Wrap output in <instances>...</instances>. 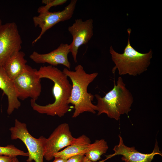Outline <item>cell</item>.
Wrapping results in <instances>:
<instances>
[{"label":"cell","mask_w":162,"mask_h":162,"mask_svg":"<svg viewBox=\"0 0 162 162\" xmlns=\"http://www.w3.org/2000/svg\"><path fill=\"white\" fill-rule=\"evenodd\" d=\"M0 155H6L16 157L18 156L28 157V152H25L13 145L5 146H0Z\"/></svg>","instance_id":"e0dca14e"},{"label":"cell","mask_w":162,"mask_h":162,"mask_svg":"<svg viewBox=\"0 0 162 162\" xmlns=\"http://www.w3.org/2000/svg\"><path fill=\"white\" fill-rule=\"evenodd\" d=\"M37 70L26 64L22 73L13 80L18 99L36 100L41 92V78Z\"/></svg>","instance_id":"8992f818"},{"label":"cell","mask_w":162,"mask_h":162,"mask_svg":"<svg viewBox=\"0 0 162 162\" xmlns=\"http://www.w3.org/2000/svg\"><path fill=\"white\" fill-rule=\"evenodd\" d=\"M67 1V0H43L42 3L45 5L40 7L38 9V12L40 14L49 11L51 7L63 4Z\"/></svg>","instance_id":"ac0fdd59"},{"label":"cell","mask_w":162,"mask_h":162,"mask_svg":"<svg viewBox=\"0 0 162 162\" xmlns=\"http://www.w3.org/2000/svg\"><path fill=\"white\" fill-rule=\"evenodd\" d=\"M2 21L1 19H0V28L2 26Z\"/></svg>","instance_id":"cb8c5ba5"},{"label":"cell","mask_w":162,"mask_h":162,"mask_svg":"<svg viewBox=\"0 0 162 162\" xmlns=\"http://www.w3.org/2000/svg\"><path fill=\"white\" fill-rule=\"evenodd\" d=\"M118 137L119 143L114 146L113 150L115 152L109 156V158L120 155L122 156V160L125 162H151L155 155H162L157 141L152 152L149 154H144L139 152L134 147H129L126 146L124 144L120 135H118Z\"/></svg>","instance_id":"7c38bea8"},{"label":"cell","mask_w":162,"mask_h":162,"mask_svg":"<svg viewBox=\"0 0 162 162\" xmlns=\"http://www.w3.org/2000/svg\"><path fill=\"white\" fill-rule=\"evenodd\" d=\"M127 31L128 34V43L123 53L116 52L112 46L110 47V52L115 64L112 71L114 73L117 69L120 75L128 74L135 76L147 70L153 52L151 49L146 53H141L135 50L130 44V37L131 30L129 28Z\"/></svg>","instance_id":"277c9868"},{"label":"cell","mask_w":162,"mask_h":162,"mask_svg":"<svg viewBox=\"0 0 162 162\" xmlns=\"http://www.w3.org/2000/svg\"><path fill=\"white\" fill-rule=\"evenodd\" d=\"M82 162H95V161H91V160H89L88 159H87V158H86L85 157H85L82 160Z\"/></svg>","instance_id":"7402d4cb"},{"label":"cell","mask_w":162,"mask_h":162,"mask_svg":"<svg viewBox=\"0 0 162 162\" xmlns=\"http://www.w3.org/2000/svg\"><path fill=\"white\" fill-rule=\"evenodd\" d=\"M74 70V71H71L65 68L63 70L72 82L70 95L68 100L69 104L74 106L75 110L72 117L76 118L85 112L95 114L98 109L96 105L92 103L94 96L88 92L87 88L98 73H87L80 64L76 66Z\"/></svg>","instance_id":"7a4b0ae2"},{"label":"cell","mask_w":162,"mask_h":162,"mask_svg":"<svg viewBox=\"0 0 162 162\" xmlns=\"http://www.w3.org/2000/svg\"><path fill=\"white\" fill-rule=\"evenodd\" d=\"M25 54L20 51L10 57L2 66L8 76L13 80L23 71L27 62L24 57Z\"/></svg>","instance_id":"9a60e30c"},{"label":"cell","mask_w":162,"mask_h":162,"mask_svg":"<svg viewBox=\"0 0 162 162\" xmlns=\"http://www.w3.org/2000/svg\"><path fill=\"white\" fill-rule=\"evenodd\" d=\"M0 89L7 96V112L8 115H11L15 110L19 108L21 104L19 100L13 80L6 74L2 66L0 67Z\"/></svg>","instance_id":"4fadbf2b"},{"label":"cell","mask_w":162,"mask_h":162,"mask_svg":"<svg viewBox=\"0 0 162 162\" xmlns=\"http://www.w3.org/2000/svg\"><path fill=\"white\" fill-rule=\"evenodd\" d=\"M93 20L89 19L83 21L82 19L75 20L68 30L72 35L73 40L70 44V52L75 62H77V56L79 47L87 44L93 35Z\"/></svg>","instance_id":"30bf717a"},{"label":"cell","mask_w":162,"mask_h":162,"mask_svg":"<svg viewBox=\"0 0 162 162\" xmlns=\"http://www.w3.org/2000/svg\"><path fill=\"white\" fill-rule=\"evenodd\" d=\"M13 162H19V160L16 157L14 158Z\"/></svg>","instance_id":"603a6c76"},{"label":"cell","mask_w":162,"mask_h":162,"mask_svg":"<svg viewBox=\"0 0 162 162\" xmlns=\"http://www.w3.org/2000/svg\"><path fill=\"white\" fill-rule=\"evenodd\" d=\"M15 157L6 155H0V162H13Z\"/></svg>","instance_id":"ffe728a7"},{"label":"cell","mask_w":162,"mask_h":162,"mask_svg":"<svg viewBox=\"0 0 162 162\" xmlns=\"http://www.w3.org/2000/svg\"><path fill=\"white\" fill-rule=\"evenodd\" d=\"M91 144L90 138L85 135H82L76 138L73 144L55 154L54 157H58L67 159L77 155H85L89 150Z\"/></svg>","instance_id":"5bb4252c"},{"label":"cell","mask_w":162,"mask_h":162,"mask_svg":"<svg viewBox=\"0 0 162 162\" xmlns=\"http://www.w3.org/2000/svg\"><path fill=\"white\" fill-rule=\"evenodd\" d=\"M54 160L52 162H66L67 159L60 157H55Z\"/></svg>","instance_id":"44dd1931"},{"label":"cell","mask_w":162,"mask_h":162,"mask_svg":"<svg viewBox=\"0 0 162 162\" xmlns=\"http://www.w3.org/2000/svg\"><path fill=\"white\" fill-rule=\"evenodd\" d=\"M37 73L41 79L47 78L53 82L52 92L54 101L52 104L41 105L37 103L36 100L31 99L32 109L41 114L60 117L64 116L69 109L68 100L72 88L68 76L63 71L50 65L41 66Z\"/></svg>","instance_id":"6da1fadb"},{"label":"cell","mask_w":162,"mask_h":162,"mask_svg":"<svg viewBox=\"0 0 162 162\" xmlns=\"http://www.w3.org/2000/svg\"><path fill=\"white\" fill-rule=\"evenodd\" d=\"M12 140L19 139L26 146L28 154L27 162H44V143L46 138L43 136L38 138L34 137L29 133L26 124L15 120L14 125L9 129Z\"/></svg>","instance_id":"5b68a950"},{"label":"cell","mask_w":162,"mask_h":162,"mask_svg":"<svg viewBox=\"0 0 162 162\" xmlns=\"http://www.w3.org/2000/svg\"><path fill=\"white\" fill-rule=\"evenodd\" d=\"M108 148L107 143L104 139L96 140L91 144L85 157L89 160L97 162L101 158L102 155L106 153Z\"/></svg>","instance_id":"2e32d148"},{"label":"cell","mask_w":162,"mask_h":162,"mask_svg":"<svg viewBox=\"0 0 162 162\" xmlns=\"http://www.w3.org/2000/svg\"><path fill=\"white\" fill-rule=\"evenodd\" d=\"M77 2V0H71L62 10L54 12L48 11L34 16L33 20L34 26L39 27L41 32L32 44L36 43L47 30L56 24L70 19L74 14Z\"/></svg>","instance_id":"9c48e42d"},{"label":"cell","mask_w":162,"mask_h":162,"mask_svg":"<svg viewBox=\"0 0 162 162\" xmlns=\"http://www.w3.org/2000/svg\"><path fill=\"white\" fill-rule=\"evenodd\" d=\"M22 41L16 23H7L0 28V67L20 51Z\"/></svg>","instance_id":"52a82bcc"},{"label":"cell","mask_w":162,"mask_h":162,"mask_svg":"<svg viewBox=\"0 0 162 162\" xmlns=\"http://www.w3.org/2000/svg\"><path fill=\"white\" fill-rule=\"evenodd\" d=\"M76 138L73 136L69 125L64 123L59 125L44 143V158L47 161L54 158V155L62 149L73 144Z\"/></svg>","instance_id":"ba28073f"},{"label":"cell","mask_w":162,"mask_h":162,"mask_svg":"<svg viewBox=\"0 0 162 162\" xmlns=\"http://www.w3.org/2000/svg\"><path fill=\"white\" fill-rule=\"evenodd\" d=\"M69 52L70 44L62 43L57 49L48 53L40 54L34 51L30 55L29 58L37 64L47 63L53 66L61 64L70 69L71 64L68 58Z\"/></svg>","instance_id":"8fae6325"},{"label":"cell","mask_w":162,"mask_h":162,"mask_svg":"<svg viewBox=\"0 0 162 162\" xmlns=\"http://www.w3.org/2000/svg\"><path fill=\"white\" fill-rule=\"evenodd\" d=\"M116 82L117 84L115 83L113 88L104 97L98 94L94 96L97 101V115L105 113L110 118L118 121L122 115H128L130 111L134 99L121 76Z\"/></svg>","instance_id":"3957f363"},{"label":"cell","mask_w":162,"mask_h":162,"mask_svg":"<svg viewBox=\"0 0 162 162\" xmlns=\"http://www.w3.org/2000/svg\"><path fill=\"white\" fill-rule=\"evenodd\" d=\"M84 157V154L74 156L67 159L66 162H82Z\"/></svg>","instance_id":"d6986e66"}]
</instances>
